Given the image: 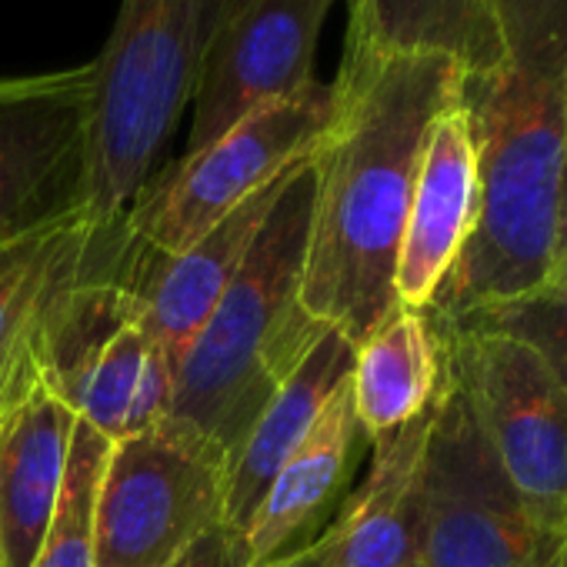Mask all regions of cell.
<instances>
[{
  "label": "cell",
  "mask_w": 567,
  "mask_h": 567,
  "mask_svg": "<svg viewBox=\"0 0 567 567\" xmlns=\"http://www.w3.org/2000/svg\"><path fill=\"white\" fill-rule=\"evenodd\" d=\"M461 68L441 54L344 44L334 117L318 141L301 305L361 344L394 308V267L421 154L454 101Z\"/></svg>",
  "instance_id": "cell-1"
},
{
  "label": "cell",
  "mask_w": 567,
  "mask_h": 567,
  "mask_svg": "<svg viewBox=\"0 0 567 567\" xmlns=\"http://www.w3.org/2000/svg\"><path fill=\"white\" fill-rule=\"evenodd\" d=\"M501 58L461 71L477 164L474 230L427 308L454 321L511 301L554 267L567 134V0H487Z\"/></svg>",
  "instance_id": "cell-2"
},
{
  "label": "cell",
  "mask_w": 567,
  "mask_h": 567,
  "mask_svg": "<svg viewBox=\"0 0 567 567\" xmlns=\"http://www.w3.org/2000/svg\"><path fill=\"white\" fill-rule=\"evenodd\" d=\"M311 154L284 177L247 260L177 364L164 421L207 441L227 467L267 401L328 331L301 305L315 214Z\"/></svg>",
  "instance_id": "cell-3"
},
{
  "label": "cell",
  "mask_w": 567,
  "mask_h": 567,
  "mask_svg": "<svg viewBox=\"0 0 567 567\" xmlns=\"http://www.w3.org/2000/svg\"><path fill=\"white\" fill-rule=\"evenodd\" d=\"M227 0H121L94 64L84 141L81 214L124 224L154 181L157 161L194 101L207 44Z\"/></svg>",
  "instance_id": "cell-4"
},
{
  "label": "cell",
  "mask_w": 567,
  "mask_h": 567,
  "mask_svg": "<svg viewBox=\"0 0 567 567\" xmlns=\"http://www.w3.org/2000/svg\"><path fill=\"white\" fill-rule=\"evenodd\" d=\"M560 540L507 481L464 388L444 368L421 464L417 564L557 567Z\"/></svg>",
  "instance_id": "cell-5"
},
{
  "label": "cell",
  "mask_w": 567,
  "mask_h": 567,
  "mask_svg": "<svg viewBox=\"0 0 567 567\" xmlns=\"http://www.w3.org/2000/svg\"><path fill=\"white\" fill-rule=\"evenodd\" d=\"M227 457L161 421L111 444L94 504V567H171L224 527Z\"/></svg>",
  "instance_id": "cell-6"
},
{
  "label": "cell",
  "mask_w": 567,
  "mask_h": 567,
  "mask_svg": "<svg viewBox=\"0 0 567 567\" xmlns=\"http://www.w3.org/2000/svg\"><path fill=\"white\" fill-rule=\"evenodd\" d=\"M334 87L315 81L298 97L270 104L197 154L154 177L127 217V230L154 254H181L247 197L288 174L324 137Z\"/></svg>",
  "instance_id": "cell-7"
},
{
  "label": "cell",
  "mask_w": 567,
  "mask_h": 567,
  "mask_svg": "<svg viewBox=\"0 0 567 567\" xmlns=\"http://www.w3.org/2000/svg\"><path fill=\"white\" fill-rule=\"evenodd\" d=\"M434 324V321H431ZM441 361L464 388L507 481L537 520L567 534V388L520 341L434 324Z\"/></svg>",
  "instance_id": "cell-8"
},
{
  "label": "cell",
  "mask_w": 567,
  "mask_h": 567,
  "mask_svg": "<svg viewBox=\"0 0 567 567\" xmlns=\"http://www.w3.org/2000/svg\"><path fill=\"white\" fill-rule=\"evenodd\" d=\"M334 0H227L194 87L184 154H197L244 117L298 97Z\"/></svg>",
  "instance_id": "cell-9"
},
{
  "label": "cell",
  "mask_w": 567,
  "mask_h": 567,
  "mask_svg": "<svg viewBox=\"0 0 567 567\" xmlns=\"http://www.w3.org/2000/svg\"><path fill=\"white\" fill-rule=\"evenodd\" d=\"M94 64L0 78V240L81 214Z\"/></svg>",
  "instance_id": "cell-10"
},
{
  "label": "cell",
  "mask_w": 567,
  "mask_h": 567,
  "mask_svg": "<svg viewBox=\"0 0 567 567\" xmlns=\"http://www.w3.org/2000/svg\"><path fill=\"white\" fill-rule=\"evenodd\" d=\"M364 441L368 434L358 424L348 378L247 517L240 530L244 567H280L324 537L351 494Z\"/></svg>",
  "instance_id": "cell-11"
},
{
  "label": "cell",
  "mask_w": 567,
  "mask_h": 567,
  "mask_svg": "<svg viewBox=\"0 0 567 567\" xmlns=\"http://www.w3.org/2000/svg\"><path fill=\"white\" fill-rule=\"evenodd\" d=\"M284 177L247 197L181 254L164 257L131 237L127 284L137 298V324L147 334V341L174 364V371L184 351L190 348L194 334L227 291V284L247 260Z\"/></svg>",
  "instance_id": "cell-12"
},
{
  "label": "cell",
  "mask_w": 567,
  "mask_h": 567,
  "mask_svg": "<svg viewBox=\"0 0 567 567\" xmlns=\"http://www.w3.org/2000/svg\"><path fill=\"white\" fill-rule=\"evenodd\" d=\"M477 217V164L467 131V117L454 101L437 114L414 194L404 217L398 267H394V298L401 308L427 311L441 284L457 264Z\"/></svg>",
  "instance_id": "cell-13"
},
{
  "label": "cell",
  "mask_w": 567,
  "mask_h": 567,
  "mask_svg": "<svg viewBox=\"0 0 567 567\" xmlns=\"http://www.w3.org/2000/svg\"><path fill=\"white\" fill-rule=\"evenodd\" d=\"M437 401V398H434ZM434 404L371 441L364 477L321 537L324 567H414L421 544V464Z\"/></svg>",
  "instance_id": "cell-14"
},
{
  "label": "cell",
  "mask_w": 567,
  "mask_h": 567,
  "mask_svg": "<svg viewBox=\"0 0 567 567\" xmlns=\"http://www.w3.org/2000/svg\"><path fill=\"white\" fill-rule=\"evenodd\" d=\"M78 414L41 378L0 414V567H34L68 474Z\"/></svg>",
  "instance_id": "cell-15"
},
{
  "label": "cell",
  "mask_w": 567,
  "mask_h": 567,
  "mask_svg": "<svg viewBox=\"0 0 567 567\" xmlns=\"http://www.w3.org/2000/svg\"><path fill=\"white\" fill-rule=\"evenodd\" d=\"M354 354L358 344L328 328L295 368V374L277 388V394L267 401V408L240 441L237 454L230 457L224 487V527L237 534L244 530L274 474L301 447L334 391L351 378Z\"/></svg>",
  "instance_id": "cell-16"
},
{
  "label": "cell",
  "mask_w": 567,
  "mask_h": 567,
  "mask_svg": "<svg viewBox=\"0 0 567 567\" xmlns=\"http://www.w3.org/2000/svg\"><path fill=\"white\" fill-rule=\"evenodd\" d=\"M441 341L424 311L394 308L361 344L351 368V401L368 441L421 417L441 388Z\"/></svg>",
  "instance_id": "cell-17"
},
{
  "label": "cell",
  "mask_w": 567,
  "mask_h": 567,
  "mask_svg": "<svg viewBox=\"0 0 567 567\" xmlns=\"http://www.w3.org/2000/svg\"><path fill=\"white\" fill-rule=\"evenodd\" d=\"M348 44L381 54H441L461 71L501 58L487 0H351Z\"/></svg>",
  "instance_id": "cell-18"
},
{
  "label": "cell",
  "mask_w": 567,
  "mask_h": 567,
  "mask_svg": "<svg viewBox=\"0 0 567 567\" xmlns=\"http://www.w3.org/2000/svg\"><path fill=\"white\" fill-rule=\"evenodd\" d=\"M107 454L111 441L78 417L58 511L34 557V567H94V504Z\"/></svg>",
  "instance_id": "cell-19"
},
{
  "label": "cell",
  "mask_w": 567,
  "mask_h": 567,
  "mask_svg": "<svg viewBox=\"0 0 567 567\" xmlns=\"http://www.w3.org/2000/svg\"><path fill=\"white\" fill-rule=\"evenodd\" d=\"M434 324L471 328V331H487V334H504L511 341H520L567 388V260L550 267L540 284H534L530 291L511 301L487 305L464 318L434 321Z\"/></svg>",
  "instance_id": "cell-20"
},
{
  "label": "cell",
  "mask_w": 567,
  "mask_h": 567,
  "mask_svg": "<svg viewBox=\"0 0 567 567\" xmlns=\"http://www.w3.org/2000/svg\"><path fill=\"white\" fill-rule=\"evenodd\" d=\"M147 354H151V341L134 318L97 351L87 371L64 394V404H71L81 421L101 431L111 444H117L124 437L127 411L137 394Z\"/></svg>",
  "instance_id": "cell-21"
},
{
  "label": "cell",
  "mask_w": 567,
  "mask_h": 567,
  "mask_svg": "<svg viewBox=\"0 0 567 567\" xmlns=\"http://www.w3.org/2000/svg\"><path fill=\"white\" fill-rule=\"evenodd\" d=\"M84 227V214H68L34 230H24L11 240H0V328L8 324L31 284L51 267V260L74 240Z\"/></svg>",
  "instance_id": "cell-22"
},
{
  "label": "cell",
  "mask_w": 567,
  "mask_h": 567,
  "mask_svg": "<svg viewBox=\"0 0 567 567\" xmlns=\"http://www.w3.org/2000/svg\"><path fill=\"white\" fill-rule=\"evenodd\" d=\"M171 567H244L240 534L230 527H214Z\"/></svg>",
  "instance_id": "cell-23"
},
{
  "label": "cell",
  "mask_w": 567,
  "mask_h": 567,
  "mask_svg": "<svg viewBox=\"0 0 567 567\" xmlns=\"http://www.w3.org/2000/svg\"><path fill=\"white\" fill-rule=\"evenodd\" d=\"M567 260V134H564V184H560V220H557V244H554V267Z\"/></svg>",
  "instance_id": "cell-24"
},
{
  "label": "cell",
  "mask_w": 567,
  "mask_h": 567,
  "mask_svg": "<svg viewBox=\"0 0 567 567\" xmlns=\"http://www.w3.org/2000/svg\"><path fill=\"white\" fill-rule=\"evenodd\" d=\"M280 567H324V547H321V540L315 547H308L305 554H298L295 560L280 564Z\"/></svg>",
  "instance_id": "cell-25"
},
{
  "label": "cell",
  "mask_w": 567,
  "mask_h": 567,
  "mask_svg": "<svg viewBox=\"0 0 567 567\" xmlns=\"http://www.w3.org/2000/svg\"><path fill=\"white\" fill-rule=\"evenodd\" d=\"M557 567H567V534L560 540V550H557Z\"/></svg>",
  "instance_id": "cell-26"
},
{
  "label": "cell",
  "mask_w": 567,
  "mask_h": 567,
  "mask_svg": "<svg viewBox=\"0 0 567 567\" xmlns=\"http://www.w3.org/2000/svg\"><path fill=\"white\" fill-rule=\"evenodd\" d=\"M414 567H421V564H414Z\"/></svg>",
  "instance_id": "cell-27"
}]
</instances>
